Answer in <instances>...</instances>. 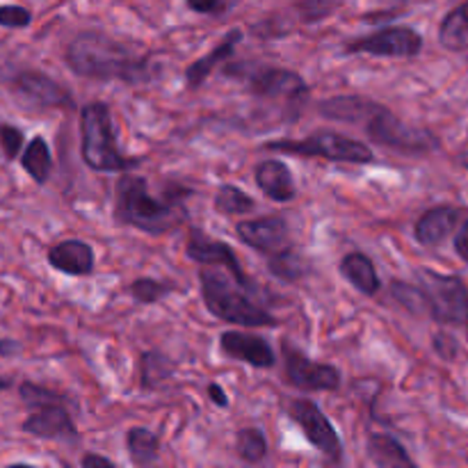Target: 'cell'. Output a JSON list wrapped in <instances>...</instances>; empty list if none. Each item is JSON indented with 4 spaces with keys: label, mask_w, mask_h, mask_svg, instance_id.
I'll return each mask as SVG.
<instances>
[{
    "label": "cell",
    "mask_w": 468,
    "mask_h": 468,
    "mask_svg": "<svg viewBox=\"0 0 468 468\" xmlns=\"http://www.w3.org/2000/svg\"><path fill=\"white\" fill-rule=\"evenodd\" d=\"M12 90L30 108H64V105H71V94L58 80L39 71H21L14 78Z\"/></svg>",
    "instance_id": "obj_13"
},
{
    "label": "cell",
    "mask_w": 468,
    "mask_h": 468,
    "mask_svg": "<svg viewBox=\"0 0 468 468\" xmlns=\"http://www.w3.org/2000/svg\"><path fill=\"white\" fill-rule=\"evenodd\" d=\"M23 432L32 434L39 439H76V425H73L71 416L64 410L62 402L55 405H44L39 410L32 411L26 420H23Z\"/></svg>",
    "instance_id": "obj_15"
},
{
    "label": "cell",
    "mask_w": 468,
    "mask_h": 468,
    "mask_svg": "<svg viewBox=\"0 0 468 468\" xmlns=\"http://www.w3.org/2000/svg\"><path fill=\"white\" fill-rule=\"evenodd\" d=\"M460 163H462V167H464L468 172V151H464V154L460 155Z\"/></svg>",
    "instance_id": "obj_43"
},
{
    "label": "cell",
    "mask_w": 468,
    "mask_h": 468,
    "mask_svg": "<svg viewBox=\"0 0 468 468\" xmlns=\"http://www.w3.org/2000/svg\"><path fill=\"white\" fill-rule=\"evenodd\" d=\"M455 251L464 263H468V218L464 219V224H462L455 236Z\"/></svg>",
    "instance_id": "obj_39"
},
{
    "label": "cell",
    "mask_w": 468,
    "mask_h": 468,
    "mask_svg": "<svg viewBox=\"0 0 468 468\" xmlns=\"http://www.w3.org/2000/svg\"><path fill=\"white\" fill-rule=\"evenodd\" d=\"M416 279L434 323L468 329V288L460 277L420 268Z\"/></svg>",
    "instance_id": "obj_5"
},
{
    "label": "cell",
    "mask_w": 468,
    "mask_h": 468,
    "mask_svg": "<svg viewBox=\"0 0 468 468\" xmlns=\"http://www.w3.org/2000/svg\"><path fill=\"white\" fill-rule=\"evenodd\" d=\"M186 251L192 261L201 263L204 268L227 270V274L238 283V286H242L245 291H251L250 277H247L245 270H242L236 251H233L227 242L210 240L204 231H192L190 238H187Z\"/></svg>",
    "instance_id": "obj_12"
},
{
    "label": "cell",
    "mask_w": 468,
    "mask_h": 468,
    "mask_svg": "<svg viewBox=\"0 0 468 468\" xmlns=\"http://www.w3.org/2000/svg\"><path fill=\"white\" fill-rule=\"evenodd\" d=\"M23 142H26V135H23L21 128L9 126V123H0V146H3L5 158H16L23 149Z\"/></svg>",
    "instance_id": "obj_34"
},
{
    "label": "cell",
    "mask_w": 468,
    "mask_h": 468,
    "mask_svg": "<svg viewBox=\"0 0 468 468\" xmlns=\"http://www.w3.org/2000/svg\"><path fill=\"white\" fill-rule=\"evenodd\" d=\"M114 218L137 231L160 236L176 229L186 218V210L181 199H155L149 195L144 178L126 174L114 187Z\"/></svg>",
    "instance_id": "obj_2"
},
{
    "label": "cell",
    "mask_w": 468,
    "mask_h": 468,
    "mask_svg": "<svg viewBox=\"0 0 468 468\" xmlns=\"http://www.w3.org/2000/svg\"><path fill=\"white\" fill-rule=\"evenodd\" d=\"M282 352L286 379L295 388H302V391H336L341 387V373L334 366L309 359L288 341H283Z\"/></svg>",
    "instance_id": "obj_11"
},
{
    "label": "cell",
    "mask_w": 468,
    "mask_h": 468,
    "mask_svg": "<svg viewBox=\"0 0 468 468\" xmlns=\"http://www.w3.org/2000/svg\"><path fill=\"white\" fill-rule=\"evenodd\" d=\"M224 71H227L229 78L240 80L254 96H265V99L300 101L309 91V87L302 80L300 73L291 71V69L242 62L227 67Z\"/></svg>",
    "instance_id": "obj_8"
},
{
    "label": "cell",
    "mask_w": 468,
    "mask_h": 468,
    "mask_svg": "<svg viewBox=\"0 0 468 468\" xmlns=\"http://www.w3.org/2000/svg\"><path fill=\"white\" fill-rule=\"evenodd\" d=\"M462 219V210L455 206H434L425 210L416 222V240L425 247H437L451 236Z\"/></svg>",
    "instance_id": "obj_17"
},
{
    "label": "cell",
    "mask_w": 468,
    "mask_h": 468,
    "mask_svg": "<svg viewBox=\"0 0 468 468\" xmlns=\"http://www.w3.org/2000/svg\"><path fill=\"white\" fill-rule=\"evenodd\" d=\"M368 137L379 146L405 155H428L439 149V137L428 128L410 126L388 108L379 105L373 117L366 122Z\"/></svg>",
    "instance_id": "obj_7"
},
{
    "label": "cell",
    "mask_w": 468,
    "mask_h": 468,
    "mask_svg": "<svg viewBox=\"0 0 468 468\" xmlns=\"http://www.w3.org/2000/svg\"><path fill=\"white\" fill-rule=\"evenodd\" d=\"M9 468H37V466H30V464H12Z\"/></svg>",
    "instance_id": "obj_45"
},
{
    "label": "cell",
    "mask_w": 468,
    "mask_h": 468,
    "mask_svg": "<svg viewBox=\"0 0 468 468\" xmlns=\"http://www.w3.org/2000/svg\"><path fill=\"white\" fill-rule=\"evenodd\" d=\"M126 446L128 452H131L133 462L137 466H146L158 457L160 451V441L151 430L146 428H131L126 434Z\"/></svg>",
    "instance_id": "obj_26"
},
{
    "label": "cell",
    "mask_w": 468,
    "mask_h": 468,
    "mask_svg": "<svg viewBox=\"0 0 468 468\" xmlns=\"http://www.w3.org/2000/svg\"><path fill=\"white\" fill-rule=\"evenodd\" d=\"M64 468H71V466H67V464H64Z\"/></svg>",
    "instance_id": "obj_46"
},
{
    "label": "cell",
    "mask_w": 468,
    "mask_h": 468,
    "mask_svg": "<svg viewBox=\"0 0 468 468\" xmlns=\"http://www.w3.org/2000/svg\"><path fill=\"white\" fill-rule=\"evenodd\" d=\"M82 468H114V464L110 460H105L103 455L87 452V455H82Z\"/></svg>",
    "instance_id": "obj_40"
},
{
    "label": "cell",
    "mask_w": 468,
    "mask_h": 468,
    "mask_svg": "<svg viewBox=\"0 0 468 468\" xmlns=\"http://www.w3.org/2000/svg\"><path fill=\"white\" fill-rule=\"evenodd\" d=\"M219 346L227 356L236 361H245V364L254 366V368H272L274 366V352L265 338L256 336V334L247 332H224L219 338Z\"/></svg>",
    "instance_id": "obj_16"
},
{
    "label": "cell",
    "mask_w": 468,
    "mask_h": 468,
    "mask_svg": "<svg viewBox=\"0 0 468 468\" xmlns=\"http://www.w3.org/2000/svg\"><path fill=\"white\" fill-rule=\"evenodd\" d=\"M174 375V364L158 350H149L142 355V387L144 388H155L160 382H165L167 378Z\"/></svg>",
    "instance_id": "obj_29"
},
{
    "label": "cell",
    "mask_w": 468,
    "mask_h": 468,
    "mask_svg": "<svg viewBox=\"0 0 468 468\" xmlns=\"http://www.w3.org/2000/svg\"><path fill=\"white\" fill-rule=\"evenodd\" d=\"M432 347L443 361H455L460 355V343L455 341V336L448 332H437L432 338Z\"/></svg>",
    "instance_id": "obj_36"
},
{
    "label": "cell",
    "mask_w": 468,
    "mask_h": 468,
    "mask_svg": "<svg viewBox=\"0 0 468 468\" xmlns=\"http://www.w3.org/2000/svg\"><path fill=\"white\" fill-rule=\"evenodd\" d=\"M5 388H9V382H7V379H3V378H0V393H3Z\"/></svg>",
    "instance_id": "obj_44"
},
{
    "label": "cell",
    "mask_w": 468,
    "mask_h": 468,
    "mask_svg": "<svg viewBox=\"0 0 468 468\" xmlns=\"http://www.w3.org/2000/svg\"><path fill=\"white\" fill-rule=\"evenodd\" d=\"M341 274L366 297H373L379 292V277L373 261L366 254H347L341 261Z\"/></svg>",
    "instance_id": "obj_22"
},
{
    "label": "cell",
    "mask_w": 468,
    "mask_h": 468,
    "mask_svg": "<svg viewBox=\"0 0 468 468\" xmlns=\"http://www.w3.org/2000/svg\"><path fill=\"white\" fill-rule=\"evenodd\" d=\"M48 263L50 268L71 277H87L94 270V251L82 240H64L50 247Z\"/></svg>",
    "instance_id": "obj_18"
},
{
    "label": "cell",
    "mask_w": 468,
    "mask_h": 468,
    "mask_svg": "<svg viewBox=\"0 0 468 468\" xmlns=\"http://www.w3.org/2000/svg\"><path fill=\"white\" fill-rule=\"evenodd\" d=\"M201 295L206 306L215 318L224 320L229 324H240V327H272L277 324L270 311L256 304L250 297V291L238 286L227 272L219 268H204L199 272Z\"/></svg>",
    "instance_id": "obj_3"
},
{
    "label": "cell",
    "mask_w": 468,
    "mask_h": 468,
    "mask_svg": "<svg viewBox=\"0 0 468 468\" xmlns=\"http://www.w3.org/2000/svg\"><path fill=\"white\" fill-rule=\"evenodd\" d=\"M439 44L451 53L468 50V3L457 5L443 16L439 26Z\"/></svg>",
    "instance_id": "obj_24"
},
{
    "label": "cell",
    "mask_w": 468,
    "mask_h": 468,
    "mask_svg": "<svg viewBox=\"0 0 468 468\" xmlns=\"http://www.w3.org/2000/svg\"><path fill=\"white\" fill-rule=\"evenodd\" d=\"M391 292L407 311L416 315H423L428 314V306H425V297L420 292L419 286H410V283H402V282H393L391 283Z\"/></svg>",
    "instance_id": "obj_31"
},
{
    "label": "cell",
    "mask_w": 468,
    "mask_h": 468,
    "mask_svg": "<svg viewBox=\"0 0 468 468\" xmlns=\"http://www.w3.org/2000/svg\"><path fill=\"white\" fill-rule=\"evenodd\" d=\"M30 23V9L21 7V5H0V26L3 27H27Z\"/></svg>",
    "instance_id": "obj_35"
},
{
    "label": "cell",
    "mask_w": 468,
    "mask_h": 468,
    "mask_svg": "<svg viewBox=\"0 0 468 468\" xmlns=\"http://www.w3.org/2000/svg\"><path fill=\"white\" fill-rule=\"evenodd\" d=\"M208 396L213 398L215 405L222 407V410H224V407H229V398H227V393H224V388L219 387V384H215V382L208 384Z\"/></svg>",
    "instance_id": "obj_41"
},
{
    "label": "cell",
    "mask_w": 468,
    "mask_h": 468,
    "mask_svg": "<svg viewBox=\"0 0 468 468\" xmlns=\"http://www.w3.org/2000/svg\"><path fill=\"white\" fill-rule=\"evenodd\" d=\"M423 50V37L407 26H388L368 37L346 44V53H368L378 58H416Z\"/></svg>",
    "instance_id": "obj_10"
},
{
    "label": "cell",
    "mask_w": 468,
    "mask_h": 468,
    "mask_svg": "<svg viewBox=\"0 0 468 468\" xmlns=\"http://www.w3.org/2000/svg\"><path fill=\"white\" fill-rule=\"evenodd\" d=\"M73 73L91 80L142 82L149 73V55L133 53L123 41L101 32H80L67 48Z\"/></svg>",
    "instance_id": "obj_1"
},
{
    "label": "cell",
    "mask_w": 468,
    "mask_h": 468,
    "mask_svg": "<svg viewBox=\"0 0 468 468\" xmlns=\"http://www.w3.org/2000/svg\"><path fill=\"white\" fill-rule=\"evenodd\" d=\"M268 268L274 277L282 279V282H286V283L300 282V279L306 274V263L302 261V256L297 254V251L288 250V247L286 250H282V251H277V254L270 256Z\"/></svg>",
    "instance_id": "obj_28"
},
{
    "label": "cell",
    "mask_w": 468,
    "mask_h": 468,
    "mask_svg": "<svg viewBox=\"0 0 468 468\" xmlns=\"http://www.w3.org/2000/svg\"><path fill=\"white\" fill-rule=\"evenodd\" d=\"M167 292H169L167 283H160V282H155V279H149V277L137 279V282H133V286H131L133 300L140 302V304H154V302H158L160 297H165Z\"/></svg>",
    "instance_id": "obj_32"
},
{
    "label": "cell",
    "mask_w": 468,
    "mask_h": 468,
    "mask_svg": "<svg viewBox=\"0 0 468 468\" xmlns=\"http://www.w3.org/2000/svg\"><path fill=\"white\" fill-rule=\"evenodd\" d=\"M288 416L297 423V428L304 432L306 441L315 448V451L323 452L332 464H341L343 462V443L338 437L336 428L332 425V420L323 414L315 402L311 400H288L286 405Z\"/></svg>",
    "instance_id": "obj_9"
},
{
    "label": "cell",
    "mask_w": 468,
    "mask_h": 468,
    "mask_svg": "<svg viewBox=\"0 0 468 468\" xmlns=\"http://www.w3.org/2000/svg\"><path fill=\"white\" fill-rule=\"evenodd\" d=\"M240 39H242V32L240 30H231L227 37H224L222 44L215 46V48L210 50L206 58L192 62L190 67H187V71H186L187 87H192V90H195V87L204 85V80L210 76V73L215 71V67H218V64H222L224 59L231 58L233 50H236V46L240 44Z\"/></svg>",
    "instance_id": "obj_21"
},
{
    "label": "cell",
    "mask_w": 468,
    "mask_h": 468,
    "mask_svg": "<svg viewBox=\"0 0 468 468\" xmlns=\"http://www.w3.org/2000/svg\"><path fill=\"white\" fill-rule=\"evenodd\" d=\"M18 393H21L23 402H26L27 407H35V410H39V407H44V405H55V402H59L58 393L50 391V388L39 387V384H32V382L21 384Z\"/></svg>",
    "instance_id": "obj_33"
},
{
    "label": "cell",
    "mask_w": 468,
    "mask_h": 468,
    "mask_svg": "<svg viewBox=\"0 0 468 468\" xmlns=\"http://www.w3.org/2000/svg\"><path fill=\"white\" fill-rule=\"evenodd\" d=\"M229 7H231V3H222V0H208V3H204V0H190V3H187V9L201 14H222L227 12Z\"/></svg>",
    "instance_id": "obj_38"
},
{
    "label": "cell",
    "mask_w": 468,
    "mask_h": 468,
    "mask_svg": "<svg viewBox=\"0 0 468 468\" xmlns=\"http://www.w3.org/2000/svg\"><path fill=\"white\" fill-rule=\"evenodd\" d=\"M21 165L39 186H44V183L48 181L53 158H50V149L48 144H46L44 137H32V142L26 146V151H23Z\"/></svg>",
    "instance_id": "obj_25"
},
{
    "label": "cell",
    "mask_w": 468,
    "mask_h": 468,
    "mask_svg": "<svg viewBox=\"0 0 468 468\" xmlns=\"http://www.w3.org/2000/svg\"><path fill=\"white\" fill-rule=\"evenodd\" d=\"M256 186L268 199L291 201L295 197V183L286 163L282 160H265L256 167Z\"/></svg>",
    "instance_id": "obj_19"
},
{
    "label": "cell",
    "mask_w": 468,
    "mask_h": 468,
    "mask_svg": "<svg viewBox=\"0 0 468 468\" xmlns=\"http://www.w3.org/2000/svg\"><path fill=\"white\" fill-rule=\"evenodd\" d=\"M297 9L302 12L304 21H320V18L329 16L332 12H336L338 3H315V0H309V3L297 5Z\"/></svg>",
    "instance_id": "obj_37"
},
{
    "label": "cell",
    "mask_w": 468,
    "mask_h": 468,
    "mask_svg": "<svg viewBox=\"0 0 468 468\" xmlns=\"http://www.w3.org/2000/svg\"><path fill=\"white\" fill-rule=\"evenodd\" d=\"M238 238L245 245L263 251V254H277L286 250L288 242V224L282 215H270V218L247 219L236 227Z\"/></svg>",
    "instance_id": "obj_14"
},
{
    "label": "cell",
    "mask_w": 468,
    "mask_h": 468,
    "mask_svg": "<svg viewBox=\"0 0 468 468\" xmlns=\"http://www.w3.org/2000/svg\"><path fill=\"white\" fill-rule=\"evenodd\" d=\"M80 135L82 160L94 172H123V169L137 167L140 163L137 158H126L123 154H119L110 108L101 101L82 108Z\"/></svg>",
    "instance_id": "obj_4"
},
{
    "label": "cell",
    "mask_w": 468,
    "mask_h": 468,
    "mask_svg": "<svg viewBox=\"0 0 468 468\" xmlns=\"http://www.w3.org/2000/svg\"><path fill=\"white\" fill-rule=\"evenodd\" d=\"M215 210L222 215H247L251 213V210L256 208V201L254 197L245 195V192L240 190V187L236 186H219L218 187V195H215V201H213Z\"/></svg>",
    "instance_id": "obj_27"
},
{
    "label": "cell",
    "mask_w": 468,
    "mask_h": 468,
    "mask_svg": "<svg viewBox=\"0 0 468 468\" xmlns=\"http://www.w3.org/2000/svg\"><path fill=\"white\" fill-rule=\"evenodd\" d=\"M9 347H16L14 343H7V341H0V355H9Z\"/></svg>",
    "instance_id": "obj_42"
},
{
    "label": "cell",
    "mask_w": 468,
    "mask_h": 468,
    "mask_svg": "<svg viewBox=\"0 0 468 468\" xmlns=\"http://www.w3.org/2000/svg\"><path fill=\"white\" fill-rule=\"evenodd\" d=\"M368 457L378 468H419L405 446L388 434H373L368 439Z\"/></svg>",
    "instance_id": "obj_23"
},
{
    "label": "cell",
    "mask_w": 468,
    "mask_h": 468,
    "mask_svg": "<svg viewBox=\"0 0 468 468\" xmlns=\"http://www.w3.org/2000/svg\"><path fill=\"white\" fill-rule=\"evenodd\" d=\"M236 451L247 464H259L268 455V441L259 428H245L236 434Z\"/></svg>",
    "instance_id": "obj_30"
},
{
    "label": "cell",
    "mask_w": 468,
    "mask_h": 468,
    "mask_svg": "<svg viewBox=\"0 0 468 468\" xmlns=\"http://www.w3.org/2000/svg\"><path fill=\"white\" fill-rule=\"evenodd\" d=\"M268 151H279V154L304 155V158H324L334 163H355L366 165L373 163V151L364 142L352 140V137L341 135V133L320 131L304 140H274L265 144Z\"/></svg>",
    "instance_id": "obj_6"
},
{
    "label": "cell",
    "mask_w": 468,
    "mask_h": 468,
    "mask_svg": "<svg viewBox=\"0 0 468 468\" xmlns=\"http://www.w3.org/2000/svg\"><path fill=\"white\" fill-rule=\"evenodd\" d=\"M378 108V103L364 99V96H334V99L324 101L320 105V112L327 119H334V122L361 123L368 122Z\"/></svg>",
    "instance_id": "obj_20"
}]
</instances>
